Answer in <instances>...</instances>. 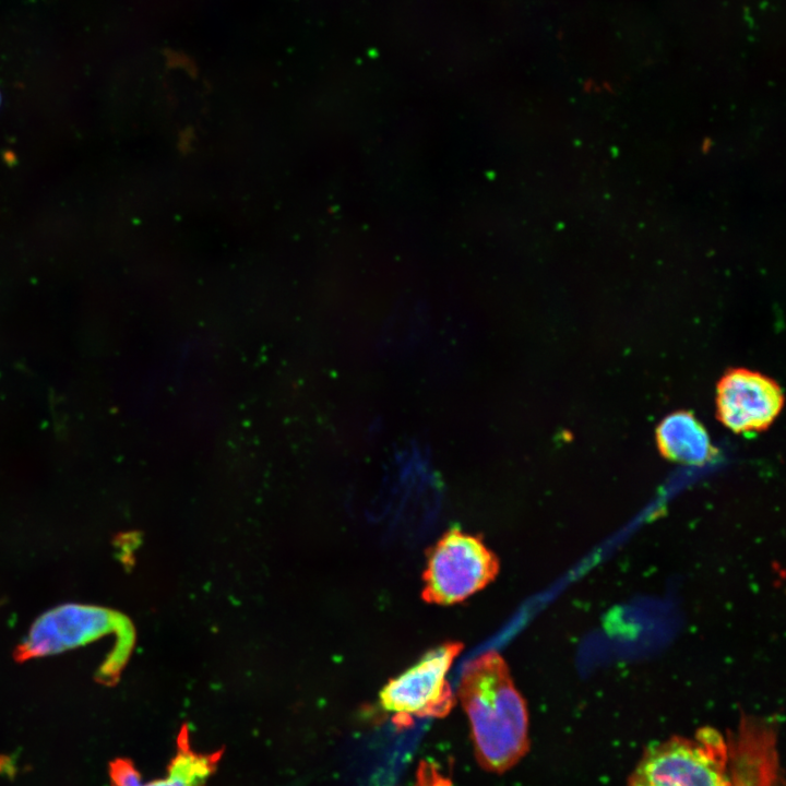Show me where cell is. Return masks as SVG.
<instances>
[{"instance_id":"obj_1","label":"cell","mask_w":786,"mask_h":786,"mask_svg":"<svg viewBox=\"0 0 786 786\" xmlns=\"http://www.w3.org/2000/svg\"><path fill=\"white\" fill-rule=\"evenodd\" d=\"M739 743L711 728L675 737L648 750L628 786H771L769 735L743 725Z\"/></svg>"},{"instance_id":"obj_2","label":"cell","mask_w":786,"mask_h":786,"mask_svg":"<svg viewBox=\"0 0 786 786\" xmlns=\"http://www.w3.org/2000/svg\"><path fill=\"white\" fill-rule=\"evenodd\" d=\"M458 696L480 765L498 773L512 767L528 748V717L504 659L490 651L468 663Z\"/></svg>"},{"instance_id":"obj_5","label":"cell","mask_w":786,"mask_h":786,"mask_svg":"<svg viewBox=\"0 0 786 786\" xmlns=\"http://www.w3.org/2000/svg\"><path fill=\"white\" fill-rule=\"evenodd\" d=\"M462 648L460 642H446L427 652L383 687L379 694L382 708L417 716L448 713L453 698L445 676Z\"/></svg>"},{"instance_id":"obj_6","label":"cell","mask_w":786,"mask_h":786,"mask_svg":"<svg viewBox=\"0 0 786 786\" xmlns=\"http://www.w3.org/2000/svg\"><path fill=\"white\" fill-rule=\"evenodd\" d=\"M783 405L779 384L758 371L729 369L716 385V416L735 433L766 430L778 417Z\"/></svg>"},{"instance_id":"obj_8","label":"cell","mask_w":786,"mask_h":786,"mask_svg":"<svg viewBox=\"0 0 786 786\" xmlns=\"http://www.w3.org/2000/svg\"><path fill=\"white\" fill-rule=\"evenodd\" d=\"M656 444L660 454L672 462L700 465L710 460L713 449L705 427L690 412L670 413L657 425Z\"/></svg>"},{"instance_id":"obj_3","label":"cell","mask_w":786,"mask_h":786,"mask_svg":"<svg viewBox=\"0 0 786 786\" xmlns=\"http://www.w3.org/2000/svg\"><path fill=\"white\" fill-rule=\"evenodd\" d=\"M499 561L483 540L452 528L429 549L421 597L429 604L465 600L495 580Z\"/></svg>"},{"instance_id":"obj_7","label":"cell","mask_w":786,"mask_h":786,"mask_svg":"<svg viewBox=\"0 0 786 786\" xmlns=\"http://www.w3.org/2000/svg\"><path fill=\"white\" fill-rule=\"evenodd\" d=\"M222 752L195 751L182 728L174 758L163 777L144 782L133 763L126 759L114 760L109 765L112 786H204L215 772Z\"/></svg>"},{"instance_id":"obj_4","label":"cell","mask_w":786,"mask_h":786,"mask_svg":"<svg viewBox=\"0 0 786 786\" xmlns=\"http://www.w3.org/2000/svg\"><path fill=\"white\" fill-rule=\"evenodd\" d=\"M131 632L133 629L130 621L117 611L67 604L35 621L25 642L17 647V658L58 654L105 636Z\"/></svg>"}]
</instances>
